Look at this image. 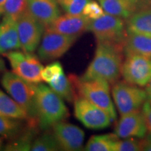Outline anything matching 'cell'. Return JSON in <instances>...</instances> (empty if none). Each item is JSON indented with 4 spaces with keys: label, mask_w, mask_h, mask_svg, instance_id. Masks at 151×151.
<instances>
[{
    "label": "cell",
    "mask_w": 151,
    "mask_h": 151,
    "mask_svg": "<svg viewBox=\"0 0 151 151\" xmlns=\"http://www.w3.org/2000/svg\"><path fill=\"white\" fill-rule=\"evenodd\" d=\"M122 52V47L97 42L93 60L80 78L83 80L100 79L110 84L115 83L121 75Z\"/></svg>",
    "instance_id": "obj_1"
},
{
    "label": "cell",
    "mask_w": 151,
    "mask_h": 151,
    "mask_svg": "<svg viewBox=\"0 0 151 151\" xmlns=\"http://www.w3.org/2000/svg\"><path fill=\"white\" fill-rule=\"evenodd\" d=\"M1 83L11 97L27 113L28 123L39 127L36 106L37 84L27 82L13 71L3 73Z\"/></svg>",
    "instance_id": "obj_2"
},
{
    "label": "cell",
    "mask_w": 151,
    "mask_h": 151,
    "mask_svg": "<svg viewBox=\"0 0 151 151\" xmlns=\"http://www.w3.org/2000/svg\"><path fill=\"white\" fill-rule=\"evenodd\" d=\"M39 127L46 130L69 116V111L61 97L50 87L39 83L36 95Z\"/></svg>",
    "instance_id": "obj_3"
},
{
    "label": "cell",
    "mask_w": 151,
    "mask_h": 151,
    "mask_svg": "<svg viewBox=\"0 0 151 151\" xmlns=\"http://www.w3.org/2000/svg\"><path fill=\"white\" fill-rule=\"evenodd\" d=\"M78 96L86 98L90 102L106 111L112 120H116L117 113L111 99L109 83L100 79L83 80L71 75Z\"/></svg>",
    "instance_id": "obj_4"
},
{
    "label": "cell",
    "mask_w": 151,
    "mask_h": 151,
    "mask_svg": "<svg viewBox=\"0 0 151 151\" xmlns=\"http://www.w3.org/2000/svg\"><path fill=\"white\" fill-rule=\"evenodd\" d=\"M88 31L93 34L97 42L109 43L120 47H123L127 34L123 19L108 14L91 20Z\"/></svg>",
    "instance_id": "obj_5"
},
{
    "label": "cell",
    "mask_w": 151,
    "mask_h": 151,
    "mask_svg": "<svg viewBox=\"0 0 151 151\" xmlns=\"http://www.w3.org/2000/svg\"><path fill=\"white\" fill-rule=\"evenodd\" d=\"M112 96L121 116L139 110L147 101L146 90L126 81L113 83Z\"/></svg>",
    "instance_id": "obj_6"
},
{
    "label": "cell",
    "mask_w": 151,
    "mask_h": 151,
    "mask_svg": "<svg viewBox=\"0 0 151 151\" xmlns=\"http://www.w3.org/2000/svg\"><path fill=\"white\" fill-rule=\"evenodd\" d=\"M4 55L10 62L13 72L31 83H41L43 80L41 71L43 67L33 53L21 52L18 50L7 52Z\"/></svg>",
    "instance_id": "obj_7"
},
{
    "label": "cell",
    "mask_w": 151,
    "mask_h": 151,
    "mask_svg": "<svg viewBox=\"0 0 151 151\" xmlns=\"http://www.w3.org/2000/svg\"><path fill=\"white\" fill-rule=\"evenodd\" d=\"M77 38L62 35L47 28L38 47V56L43 62L58 59L70 49Z\"/></svg>",
    "instance_id": "obj_8"
},
{
    "label": "cell",
    "mask_w": 151,
    "mask_h": 151,
    "mask_svg": "<svg viewBox=\"0 0 151 151\" xmlns=\"http://www.w3.org/2000/svg\"><path fill=\"white\" fill-rule=\"evenodd\" d=\"M73 103L75 117L88 129H104L113 122L106 111L86 98L78 96Z\"/></svg>",
    "instance_id": "obj_9"
},
{
    "label": "cell",
    "mask_w": 151,
    "mask_h": 151,
    "mask_svg": "<svg viewBox=\"0 0 151 151\" xmlns=\"http://www.w3.org/2000/svg\"><path fill=\"white\" fill-rule=\"evenodd\" d=\"M22 51L34 53L40 44L46 28L27 10L16 20Z\"/></svg>",
    "instance_id": "obj_10"
},
{
    "label": "cell",
    "mask_w": 151,
    "mask_h": 151,
    "mask_svg": "<svg viewBox=\"0 0 151 151\" xmlns=\"http://www.w3.org/2000/svg\"><path fill=\"white\" fill-rule=\"evenodd\" d=\"M121 75L130 84L146 87L151 78V59L140 55L127 56L122 62Z\"/></svg>",
    "instance_id": "obj_11"
},
{
    "label": "cell",
    "mask_w": 151,
    "mask_h": 151,
    "mask_svg": "<svg viewBox=\"0 0 151 151\" xmlns=\"http://www.w3.org/2000/svg\"><path fill=\"white\" fill-rule=\"evenodd\" d=\"M52 132L61 150H81L83 145L85 134L80 127L68 122L60 121L52 126Z\"/></svg>",
    "instance_id": "obj_12"
},
{
    "label": "cell",
    "mask_w": 151,
    "mask_h": 151,
    "mask_svg": "<svg viewBox=\"0 0 151 151\" xmlns=\"http://www.w3.org/2000/svg\"><path fill=\"white\" fill-rule=\"evenodd\" d=\"M147 132L148 129L142 111L137 110L121 116L115 128L114 134L119 139H143Z\"/></svg>",
    "instance_id": "obj_13"
},
{
    "label": "cell",
    "mask_w": 151,
    "mask_h": 151,
    "mask_svg": "<svg viewBox=\"0 0 151 151\" xmlns=\"http://www.w3.org/2000/svg\"><path fill=\"white\" fill-rule=\"evenodd\" d=\"M90 21L91 20L83 14H67L58 17L47 28L62 35L78 37L88 31Z\"/></svg>",
    "instance_id": "obj_14"
},
{
    "label": "cell",
    "mask_w": 151,
    "mask_h": 151,
    "mask_svg": "<svg viewBox=\"0 0 151 151\" xmlns=\"http://www.w3.org/2000/svg\"><path fill=\"white\" fill-rule=\"evenodd\" d=\"M27 11L46 28L61 16L56 0H27Z\"/></svg>",
    "instance_id": "obj_15"
},
{
    "label": "cell",
    "mask_w": 151,
    "mask_h": 151,
    "mask_svg": "<svg viewBox=\"0 0 151 151\" xmlns=\"http://www.w3.org/2000/svg\"><path fill=\"white\" fill-rule=\"evenodd\" d=\"M21 48L16 21L1 19L0 22V54Z\"/></svg>",
    "instance_id": "obj_16"
},
{
    "label": "cell",
    "mask_w": 151,
    "mask_h": 151,
    "mask_svg": "<svg viewBox=\"0 0 151 151\" xmlns=\"http://www.w3.org/2000/svg\"><path fill=\"white\" fill-rule=\"evenodd\" d=\"M122 51L126 57L140 55L151 59V38L127 32L122 47Z\"/></svg>",
    "instance_id": "obj_17"
},
{
    "label": "cell",
    "mask_w": 151,
    "mask_h": 151,
    "mask_svg": "<svg viewBox=\"0 0 151 151\" xmlns=\"http://www.w3.org/2000/svg\"><path fill=\"white\" fill-rule=\"evenodd\" d=\"M127 32L134 33L151 38V6L136 11L126 23Z\"/></svg>",
    "instance_id": "obj_18"
},
{
    "label": "cell",
    "mask_w": 151,
    "mask_h": 151,
    "mask_svg": "<svg viewBox=\"0 0 151 151\" xmlns=\"http://www.w3.org/2000/svg\"><path fill=\"white\" fill-rule=\"evenodd\" d=\"M106 14L128 19L140 7L130 0H98Z\"/></svg>",
    "instance_id": "obj_19"
},
{
    "label": "cell",
    "mask_w": 151,
    "mask_h": 151,
    "mask_svg": "<svg viewBox=\"0 0 151 151\" xmlns=\"http://www.w3.org/2000/svg\"><path fill=\"white\" fill-rule=\"evenodd\" d=\"M48 83L50 88L56 94L68 102H74L76 99L78 97L74 82L71 75L67 77L63 72Z\"/></svg>",
    "instance_id": "obj_20"
},
{
    "label": "cell",
    "mask_w": 151,
    "mask_h": 151,
    "mask_svg": "<svg viewBox=\"0 0 151 151\" xmlns=\"http://www.w3.org/2000/svg\"><path fill=\"white\" fill-rule=\"evenodd\" d=\"M37 127L28 123L27 127L4 147L5 150H31L32 145L37 137Z\"/></svg>",
    "instance_id": "obj_21"
},
{
    "label": "cell",
    "mask_w": 151,
    "mask_h": 151,
    "mask_svg": "<svg viewBox=\"0 0 151 151\" xmlns=\"http://www.w3.org/2000/svg\"><path fill=\"white\" fill-rule=\"evenodd\" d=\"M0 116L10 117L29 121V117L23 109L9 97L2 90H0Z\"/></svg>",
    "instance_id": "obj_22"
},
{
    "label": "cell",
    "mask_w": 151,
    "mask_h": 151,
    "mask_svg": "<svg viewBox=\"0 0 151 151\" xmlns=\"http://www.w3.org/2000/svg\"><path fill=\"white\" fill-rule=\"evenodd\" d=\"M20 119L0 116V136L9 140L14 139L27 127L28 122L24 124Z\"/></svg>",
    "instance_id": "obj_23"
},
{
    "label": "cell",
    "mask_w": 151,
    "mask_h": 151,
    "mask_svg": "<svg viewBox=\"0 0 151 151\" xmlns=\"http://www.w3.org/2000/svg\"><path fill=\"white\" fill-rule=\"evenodd\" d=\"M118 139L115 134L92 136L88 140L84 150L87 151H113V146Z\"/></svg>",
    "instance_id": "obj_24"
},
{
    "label": "cell",
    "mask_w": 151,
    "mask_h": 151,
    "mask_svg": "<svg viewBox=\"0 0 151 151\" xmlns=\"http://www.w3.org/2000/svg\"><path fill=\"white\" fill-rule=\"evenodd\" d=\"M27 10V0H6L1 19L16 21Z\"/></svg>",
    "instance_id": "obj_25"
},
{
    "label": "cell",
    "mask_w": 151,
    "mask_h": 151,
    "mask_svg": "<svg viewBox=\"0 0 151 151\" xmlns=\"http://www.w3.org/2000/svg\"><path fill=\"white\" fill-rule=\"evenodd\" d=\"M32 151H55L61 150L53 132H46L37 136L32 145Z\"/></svg>",
    "instance_id": "obj_26"
},
{
    "label": "cell",
    "mask_w": 151,
    "mask_h": 151,
    "mask_svg": "<svg viewBox=\"0 0 151 151\" xmlns=\"http://www.w3.org/2000/svg\"><path fill=\"white\" fill-rule=\"evenodd\" d=\"M90 0H56L58 4L67 14H81L86 4Z\"/></svg>",
    "instance_id": "obj_27"
},
{
    "label": "cell",
    "mask_w": 151,
    "mask_h": 151,
    "mask_svg": "<svg viewBox=\"0 0 151 151\" xmlns=\"http://www.w3.org/2000/svg\"><path fill=\"white\" fill-rule=\"evenodd\" d=\"M141 150V141L134 139L127 138L124 140L118 139L113 146V151H139Z\"/></svg>",
    "instance_id": "obj_28"
},
{
    "label": "cell",
    "mask_w": 151,
    "mask_h": 151,
    "mask_svg": "<svg viewBox=\"0 0 151 151\" xmlns=\"http://www.w3.org/2000/svg\"><path fill=\"white\" fill-rule=\"evenodd\" d=\"M63 72L61 64L59 62H55L43 68L41 71V78L46 82L50 83Z\"/></svg>",
    "instance_id": "obj_29"
},
{
    "label": "cell",
    "mask_w": 151,
    "mask_h": 151,
    "mask_svg": "<svg viewBox=\"0 0 151 151\" xmlns=\"http://www.w3.org/2000/svg\"><path fill=\"white\" fill-rule=\"evenodd\" d=\"M82 14L89 18L90 20H95L102 16L104 14V11L101 4L97 1L90 0L85 6Z\"/></svg>",
    "instance_id": "obj_30"
},
{
    "label": "cell",
    "mask_w": 151,
    "mask_h": 151,
    "mask_svg": "<svg viewBox=\"0 0 151 151\" xmlns=\"http://www.w3.org/2000/svg\"><path fill=\"white\" fill-rule=\"evenodd\" d=\"M142 113L146 121L147 129L151 134V103L146 101L142 106Z\"/></svg>",
    "instance_id": "obj_31"
},
{
    "label": "cell",
    "mask_w": 151,
    "mask_h": 151,
    "mask_svg": "<svg viewBox=\"0 0 151 151\" xmlns=\"http://www.w3.org/2000/svg\"><path fill=\"white\" fill-rule=\"evenodd\" d=\"M141 143V150L151 151V134L149 133L148 135L143 138Z\"/></svg>",
    "instance_id": "obj_32"
},
{
    "label": "cell",
    "mask_w": 151,
    "mask_h": 151,
    "mask_svg": "<svg viewBox=\"0 0 151 151\" xmlns=\"http://www.w3.org/2000/svg\"><path fill=\"white\" fill-rule=\"evenodd\" d=\"M146 92L147 94V101L151 103V78L146 86Z\"/></svg>",
    "instance_id": "obj_33"
},
{
    "label": "cell",
    "mask_w": 151,
    "mask_h": 151,
    "mask_svg": "<svg viewBox=\"0 0 151 151\" xmlns=\"http://www.w3.org/2000/svg\"><path fill=\"white\" fill-rule=\"evenodd\" d=\"M5 69L6 67L4 65V60L0 58V75H1L2 73L4 72Z\"/></svg>",
    "instance_id": "obj_34"
},
{
    "label": "cell",
    "mask_w": 151,
    "mask_h": 151,
    "mask_svg": "<svg viewBox=\"0 0 151 151\" xmlns=\"http://www.w3.org/2000/svg\"><path fill=\"white\" fill-rule=\"evenodd\" d=\"M6 1V0H0V18L2 17L4 6Z\"/></svg>",
    "instance_id": "obj_35"
},
{
    "label": "cell",
    "mask_w": 151,
    "mask_h": 151,
    "mask_svg": "<svg viewBox=\"0 0 151 151\" xmlns=\"http://www.w3.org/2000/svg\"><path fill=\"white\" fill-rule=\"evenodd\" d=\"M130 1H133V2H135V3H137V4H139V7H140V9H143V0H130Z\"/></svg>",
    "instance_id": "obj_36"
},
{
    "label": "cell",
    "mask_w": 151,
    "mask_h": 151,
    "mask_svg": "<svg viewBox=\"0 0 151 151\" xmlns=\"http://www.w3.org/2000/svg\"><path fill=\"white\" fill-rule=\"evenodd\" d=\"M143 8L151 6V0H143Z\"/></svg>",
    "instance_id": "obj_37"
},
{
    "label": "cell",
    "mask_w": 151,
    "mask_h": 151,
    "mask_svg": "<svg viewBox=\"0 0 151 151\" xmlns=\"http://www.w3.org/2000/svg\"><path fill=\"white\" fill-rule=\"evenodd\" d=\"M4 149V141L1 137H0V150H3Z\"/></svg>",
    "instance_id": "obj_38"
}]
</instances>
